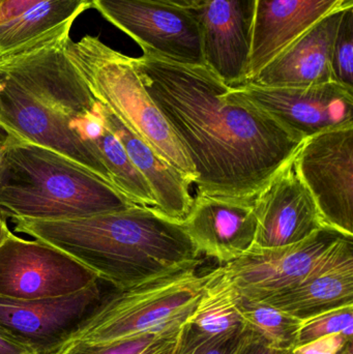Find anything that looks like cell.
I'll return each instance as SVG.
<instances>
[{
	"mask_svg": "<svg viewBox=\"0 0 353 354\" xmlns=\"http://www.w3.org/2000/svg\"><path fill=\"white\" fill-rule=\"evenodd\" d=\"M353 0H254L251 53L245 83L321 19ZM244 83V84H245Z\"/></svg>",
	"mask_w": 353,
	"mask_h": 354,
	"instance_id": "2e32d148",
	"label": "cell"
},
{
	"mask_svg": "<svg viewBox=\"0 0 353 354\" xmlns=\"http://www.w3.org/2000/svg\"><path fill=\"white\" fill-rule=\"evenodd\" d=\"M294 317L353 304V237L344 236L331 256L298 286L263 299Z\"/></svg>",
	"mask_w": 353,
	"mask_h": 354,
	"instance_id": "ac0fdd59",
	"label": "cell"
},
{
	"mask_svg": "<svg viewBox=\"0 0 353 354\" xmlns=\"http://www.w3.org/2000/svg\"><path fill=\"white\" fill-rule=\"evenodd\" d=\"M0 128L3 129V130H4V128H3V126H2L1 122H0ZM4 131H6V130H4Z\"/></svg>",
	"mask_w": 353,
	"mask_h": 354,
	"instance_id": "d590c367",
	"label": "cell"
},
{
	"mask_svg": "<svg viewBox=\"0 0 353 354\" xmlns=\"http://www.w3.org/2000/svg\"><path fill=\"white\" fill-rule=\"evenodd\" d=\"M12 220L16 232L64 252L115 289L202 263L182 222L155 207L135 204L79 218Z\"/></svg>",
	"mask_w": 353,
	"mask_h": 354,
	"instance_id": "7a4b0ae2",
	"label": "cell"
},
{
	"mask_svg": "<svg viewBox=\"0 0 353 354\" xmlns=\"http://www.w3.org/2000/svg\"><path fill=\"white\" fill-rule=\"evenodd\" d=\"M350 6H341L321 19L248 83L265 87H310L333 82L334 43L342 15Z\"/></svg>",
	"mask_w": 353,
	"mask_h": 354,
	"instance_id": "e0dca14e",
	"label": "cell"
},
{
	"mask_svg": "<svg viewBox=\"0 0 353 354\" xmlns=\"http://www.w3.org/2000/svg\"><path fill=\"white\" fill-rule=\"evenodd\" d=\"M99 280L55 299L21 301L0 297V326L39 354H53L103 299Z\"/></svg>",
	"mask_w": 353,
	"mask_h": 354,
	"instance_id": "7c38bea8",
	"label": "cell"
},
{
	"mask_svg": "<svg viewBox=\"0 0 353 354\" xmlns=\"http://www.w3.org/2000/svg\"><path fill=\"white\" fill-rule=\"evenodd\" d=\"M334 334L353 338V304L333 308L300 319L296 346Z\"/></svg>",
	"mask_w": 353,
	"mask_h": 354,
	"instance_id": "603a6c76",
	"label": "cell"
},
{
	"mask_svg": "<svg viewBox=\"0 0 353 354\" xmlns=\"http://www.w3.org/2000/svg\"><path fill=\"white\" fill-rule=\"evenodd\" d=\"M99 281L97 274L64 252L17 236L0 245V297L35 301L73 295Z\"/></svg>",
	"mask_w": 353,
	"mask_h": 354,
	"instance_id": "8992f818",
	"label": "cell"
},
{
	"mask_svg": "<svg viewBox=\"0 0 353 354\" xmlns=\"http://www.w3.org/2000/svg\"><path fill=\"white\" fill-rule=\"evenodd\" d=\"M288 354H292V353H290V351H289V353H288Z\"/></svg>",
	"mask_w": 353,
	"mask_h": 354,
	"instance_id": "8d00e7d4",
	"label": "cell"
},
{
	"mask_svg": "<svg viewBox=\"0 0 353 354\" xmlns=\"http://www.w3.org/2000/svg\"><path fill=\"white\" fill-rule=\"evenodd\" d=\"M190 10L200 29L205 66L229 87L244 84L250 62L254 0H209Z\"/></svg>",
	"mask_w": 353,
	"mask_h": 354,
	"instance_id": "5bb4252c",
	"label": "cell"
},
{
	"mask_svg": "<svg viewBox=\"0 0 353 354\" xmlns=\"http://www.w3.org/2000/svg\"><path fill=\"white\" fill-rule=\"evenodd\" d=\"M0 354H39L30 345L0 326Z\"/></svg>",
	"mask_w": 353,
	"mask_h": 354,
	"instance_id": "f1b7e54d",
	"label": "cell"
},
{
	"mask_svg": "<svg viewBox=\"0 0 353 354\" xmlns=\"http://www.w3.org/2000/svg\"><path fill=\"white\" fill-rule=\"evenodd\" d=\"M105 110L108 124L120 139L131 161L151 187L158 209L172 220L182 222L193 203L189 191L190 183L171 164L135 136L107 108Z\"/></svg>",
	"mask_w": 353,
	"mask_h": 354,
	"instance_id": "d6986e66",
	"label": "cell"
},
{
	"mask_svg": "<svg viewBox=\"0 0 353 354\" xmlns=\"http://www.w3.org/2000/svg\"><path fill=\"white\" fill-rule=\"evenodd\" d=\"M333 82L353 91V6L342 15L332 53Z\"/></svg>",
	"mask_w": 353,
	"mask_h": 354,
	"instance_id": "cb8c5ba5",
	"label": "cell"
},
{
	"mask_svg": "<svg viewBox=\"0 0 353 354\" xmlns=\"http://www.w3.org/2000/svg\"><path fill=\"white\" fill-rule=\"evenodd\" d=\"M253 200L197 193L182 224L199 253L221 266L249 253L257 232Z\"/></svg>",
	"mask_w": 353,
	"mask_h": 354,
	"instance_id": "9a60e30c",
	"label": "cell"
},
{
	"mask_svg": "<svg viewBox=\"0 0 353 354\" xmlns=\"http://www.w3.org/2000/svg\"><path fill=\"white\" fill-rule=\"evenodd\" d=\"M12 135H8L3 129L0 128V171L3 166L4 157H6V151L10 145V139Z\"/></svg>",
	"mask_w": 353,
	"mask_h": 354,
	"instance_id": "d6a6232c",
	"label": "cell"
},
{
	"mask_svg": "<svg viewBox=\"0 0 353 354\" xmlns=\"http://www.w3.org/2000/svg\"><path fill=\"white\" fill-rule=\"evenodd\" d=\"M338 354H353V339L352 340L348 341L345 346H344L342 351Z\"/></svg>",
	"mask_w": 353,
	"mask_h": 354,
	"instance_id": "e575fe53",
	"label": "cell"
},
{
	"mask_svg": "<svg viewBox=\"0 0 353 354\" xmlns=\"http://www.w3.org/2000/svg\"><path fill=\"white\" fill-rule=\"evenodd\" d=\"M353 338H347L342 334L329 335L312 342L294 347L292 354H338L346 343Z\"/></svg>",
	"mask_w": 353,
	"mask_h": 354,
	"instance_id": "4316f807",
	"label": "cell"
},
{
	"mask_svg": "<svg viewBox=\"0 0 353 354\" xmlns=\"http://www.w3.org/2000/svg\"><path fill=\"white\" fill-rule=\"evenodd\" d=\"M253 206L257 220L253 249L289 247L327 227L308 187L296 171L294 157L255 196Z\"/></svg>",
	"mask_w": 353,
	"mask_h": 354,
	"instance_id": "8fae6325",
	"label": "cell"
},
{
	"mask_svg": "<svg viewBox=\"0 0 353 354\" xmlns=\"http://www.w3.org/2000/svg\"><path fill=\"white\" fill-rule=\"evenodd\" d=\"M238 311L242 326L271 347L289 351L296 346L300 318L263 301H250L242 297L238 301Z\"/></svg>",
	"mask_w": 353,
	"mask_h": 354,
	"instance_id": "7402d4cb",
	"label": "cell"
},
{
	"mask_svg": "<svg viewBox=\"0 0 353 354\" xmlns=\"http://www.w3.org/2000/svg\"><path fill=\"white\" fill-rule=\"evenodd\" d=\"M294 165L325 226L353 237V126L305 139Z\"/></svg>",
	"mask_w": 353,
	"mask_h": 354,
	"instance_id": "52a82bcc",
	"label": "cell"
},
{
	"mask_svg": "<svg viewBox=\"0 0 353 354\" xmlns=\"http://www.w3.org/2000/svg\"><path fill=\"white\" fill-rule=\"evenodd\" d=\"M41 0H0V23L21 14Z\"/></svg>",
	"mask_w": 353,
	"mask_h": 354,
	"instance_id": "f546056e",
	"label": "cell"
},
{
	"mask_svg": "<svg viewBox=\"0 0 353 354\" xmlns=\"http://www.w3.org/2000/svg\"><path fill=\"white\" fill-rule=\"evenodd\" d=\"M182 328L174 334L166 337L163 340L159 341L157 344L153 345L144 354H174L178 345V341H180Z\"/></svg>",
	"mask_w": 353,
	"mask_h": 354,
	"instance_id": "4dcf8cb0",
	"label": "cell"
},
{
	"mask_svg": "<svg viewBox=\"0 0 353 354\" xmlns=\"http://www.w3.org/2000/svg\"><path fill=\"white\" fill-rule=\"evenodd\" d=\"M132 62L195 166L197 193L254 199L304 141L234 95L205 64L147 54Z\"/></svg>",
	"mask_w": 353,
	"mask_h": 354,
	"instance_id": "6da1fadb",
	"label": "cell"
},
{
	"mask_svg": "<svg viewBox=\"0 0 353 354\" xmlns=\"http://www.w3.org/2000/svg\"><path fill=\"white\" fill-rule=\"evenodd\" d=\"M176 332L178 330L167 333V334L146 335V336L139 337V338L132 339V340L122 341V342L115 343V344L106 345V346L76 349V351L66 354H144L159 341L163 340L166 337Z\"/></svg>",
	"mask_w": 353,
	"mask_h": 354,
	"instance_id": "484cf974",
	"label": "cell"
},
{
	"mask_svg": "<svg viewBox=\"0 0 353 354\" xmlns=\"http://www.w3.org/2000/svg\"><path fill=\"white\" fill-rule=\"evenodd\" d=\"M344 236L323 227L302 243L280 249H253L222 266L240 297L260 301L306 280L333 254Z\"/></svg>",
	"mask_w": 353,
	"mask_h": 354,
	"instance_id": "9c48e42d",
	"label": "cell"
},
{
	"mask_svg": "<svg viewBox=\"0 0 353 354\" xmlns=\"http://www.w3.org/2000/svg\"><path fill=\"white\" fill-rule=\"evenodd\" d=\"M0 122L8 135L60 153L113 185L105 166L73 134L56 110L1 74Z\"/></svg>",
	"mask_w": 353,
	"mask_h": 354,
	"instance_id": "4fadbf2b",
	"label": "cell"
},
{
	"mask_svg": "<svg viewBox=\"0 0 353 354\" xmlns=\"http://www.w3.org/2000/svg\"><path fill=\"white\" fill-rule=\"evenodd\" d=\"M66 53L97 101L135 136L171 164L190 185L198 179L195 166L163 112L143 85L132 57L85 35L66 44Z\"/></svg>",
	"mask_w": 353,
	"mask_h": 354,
	"instance_id": "5b68a950",
	"label": "cell"
},
{
	"mask_svg": "<svg viewBox=\"0 0 353 354\" xmlns=\"http://www.w3.org/2000/svg\"><path fill=\"white\" fill-rule=\"evenodd\" d=\"M289 351H280L271 347L244 326L242 334L230 354H288Z\"/></svg>",
	"mask_w": 353,
	"mask_h": 354,
	"instance_id": "83f0119b",
	"label": "cell"
},
{
	"mask_svg": "<svg viewBox=\"0 0 353 354\" xmlns=\"http://www.w3.org/2000/svg\"><path fill=\"white\" fill-rule=\"evenodd\" d=\"M236 97L258 108L296 138L353 126V91L335 82L310 87H265L245 83L230 87Z\"/></svg>",
	"mask_w": 353,
	"mask_h": 354,
	"instance_id": "30bf717a",
	"label": "cell"
},
{
	"mask_svg": "<svg viewBox=\"0 0 353 354\" xmlns=\"http://www.w3.org/2000/svg\"><path fill=\"white\" fill-rule=\"evenodd\" d=\"M135 205L90 170L47 147L10 136L0 171V214L62 220Z\"/></svg>",
	"mask_w": 353,
	"mask_h": 354,
	"instance_id": "3957f363",
	"label": "cell"
},
{
	"mask_svg": "<svg viewBox=\"0 0 353 354\" xmlns=\"http://www.w3.org/2000/svg\"><path fill=\"white\" fill-rule=\"evenodd\" d=\"M240 299L223 266L209 270L202 295L187 324L209 336L234 334L242 328Z\"/></svg>",
	"mask_w": 353,
	"mask_h": 354,
	"instance_id": "44dd1931",
	"label": "cell"
},
{
	"mask_svg": "<svg viewBox=\"0 0 353 354\" xmlns=\"http://www.w3.org/2000/svg\"><path fill=\"white\" fill-rule=\"evenodd\" d=\"M8 218L4 216L3 214H0V245L3 243L6 237L8 236V233L10 232V228L8 226V222H6Z\"/></svg>",
	"mask_w": 353,
	"mask_h": 354,
	"instance_id": "836d02e7",
	"label": "cell"
},
{
	"mask_svg": "<svg viewBox=\"0 0 353 354\" xmlns=\"http://www.w3.org/2000/svg\"><path fill=\"white\" fill-rule=\"evenodd\" d=\"M155 1L178 6V8H184V10H196L209 0H155Z\"/></svg>",
	"mask_w": 353,
	"mask_h": 354,
	"instance_id": "1f68e13d",
	"label": "cell"
},
{
	"mask_svg": "<svg viewBox=\"0 0 353 354\" xmlns=\"http://www.w3.org/2000/svg\"><path fill=\"white\" fill-rule=\"evenodd\" d=\"M91 8L132 37L143 54L205 64L200 29L190 10L155 0H91Z\"/></svg>",
	"mask_w": 353,
	"mask_h": 354,
	"instance_id": "ba28073f",
	"label": "cell"
},
{
	"mask_svg": "<svg viewBox=\"0 0 353 354\" xmlns=\"http://www.w3.org/2000/svg\"><path fill=\"white\" fill-rule=\"evenodd\" d=\"M89 8L91 0H41L0 23V59L70 33L77 17Z\"/></svg>",
	"mask_w": 353,
	"mask_h": 354,
	"instance_id": "ffe728a7",
	"label": "cell"
},
{
	"mask_svg": "<svg viewBox=\"0 0 353 354\" xmlns=\"http://www.w3.org/2000/svg\"><path fill=\"white\" fill-rule=\"evenodd\" d=\"M200 264L174 268L134 286L104 293L97 309L53 354L180 330L194 312L209 279V272H197Z\"/></svg>",
	"mask_w": 353,
	"mask_h": 354,
	"instance_id": "277c9868",
	"label": "cell"
},
{
	"mask_svg": "<svg viewBox=\"0 0 353 354\" xmlns=\"http://www.w3.org/2000/svg\"><path fill=\"white\" fill-rule=\"evenodd\" d=\"M242 328L234 334L209 336L186 324L180 333L174 354H230L242 334Z\"/></svg>",
	"mask_w": 353,
	"mask_h": 354,
	"instance_id": "d4e9b609",
	"label": "cell"
}]
</instances>
